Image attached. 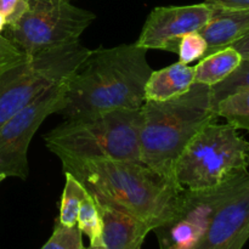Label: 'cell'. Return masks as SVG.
<instances>
[{
	"instance_id": "8fae6325",
	"label": "cell",
	"mask_w": 249,
	"mask_h": 249,
	"mask_svg": "<svg viewBox=\"0 0 249 249\" xmlns=\"http://www.w3.org/2000/svg\"><path fill=\"white\" fill-rule=\"evenodd\" d=\"M249 240V178L216 209L203 237L194 249H228Z\"/></svg>"
},
{
	"instance_id": "484cf974",
	"label": "cell",
	"mask_w": 249,
	"mask_h": 249,
	"mask_svg": "<svg viewBox=\"0 0 249 249\" xmlns=\"http://www.w3.org/2000/svg\"><path fill=\"white\" fill-rule=\"evenodd\" d=\"M246 242H247V241H237V242H235L233 245H231L228 249H242L243 246L246 245Z\"/></svg>"
},
{
	"instance_id": "52a82bcc",
	"label": "cell",
	"mask_w": 249,
	"mask_h": 249,
	"mask_svg": "<svg viewBox=\"0 0 249 249\" xmlns=\"http://www.w3.org/2000/svg\"><path fill=\"white\" fill-rule=\"evenodd\" d=\"M26 11L1 33L24 55L79 41L95 21L94 12L77 6L72 0H27Z\"/></svg>"
},
{
	"instance_id": "d4e9b609",
	"label": "cell",
	"mask_w": 249,
	"mask_h": 249,
	"mask_svg": "<svg viewBox=\"0 0 249 249\" xmlns=\"http://www.w3.org/2000/svg\"><path fill=\"white\" fill-rule=\"evenodd\" d=\"M18 0H0V12L5 17H9L16 9Z\"/></svg>"
},
{
	"instance_id": "5b68a950",
	"label": "cell",
	"mask_w": 249,
	"mask_h": 249,
	"mask_svg": "<svg viewBox=\"0 0 249 249\" xmlns=\"http://www.w3.org/2000/svg\"><path fill=\"white\" fill-rule=\"evenodd\" d=\"M249 141L231 124H207L178 160L174 180L181 190H208L249 175Z\"/></svg>"
},
{
	"instance_id": "603a6c76",
	"label": "cell",
	"mask_w": 249,
	"mask_h": 249,
	"mask_svg": "<svg viewBox=\"0 0 249 249\" xmlns=\"http://www.w3.org/2000/svg\"><path fill=\"white\" fill-rule=\"evenodd\" d=\"M208 4L223 9H249V0H206Z\"/></svg>"
},
{
	"instance_id": "9c48e42d",
	"label": "cell",
	"mask_w": 249,
	"mask_h": 249,
	"mask_svg": "<svg viewBox=\"0 0 249 249\" xmlns=\"http://www.w3.org/2000/svg\"><path fill=\"white\" fill-rule=\"evenodd\" d=\"M66 79L17 112L0 126V174L26 180L29 174L28 147L49 116L65 107Z\"/></svg>"
},
{
	"instance_id": "7c38bea8",
	"label": "cell",
	"mask_w": 249,
	"mask_h": 249,
	"mask_svg": "<svg viewBox=\"0 0 249 249\" xmlns=\"http://www.w3.org/2000/svg\"><path fill=\"white\" fill-rule=\"evenodd\" d=\"M97 206L102 219L101 248L141 249L146 236L152 231L150 225L113 207Z\"/></svg>"
},
{
	"instance_id": "7402d4cb",
	"label": "cell",
	"mask_w": 249,
	"mask_h": 249,
	"mask_svg": "<svg viewBox=\"0 0 249 249\" xmlns=\"http://www.w3.org/2000/svg\"><path fill=\"white\" fill-rule=\"evenodd\" d=\"M24 53L7 38L0 34V70L24 57Z\"/></svg>"
},
{
	"instance_id": "7a4b0ae2",
	"label": "cell",
	"mask_w": 249,
	"mask_h": 249,
	"mask_svg": "<svg viewBox=\"0 0 249 249\" xmlns=\"http://www.w3.org/2000/svg\"><path fill=\"white\" fill-rule=\"evenodd\" d=\"M146 55L147 49L135 43L91 50L66 79V104L58 113L68 119L113 109H140L152 73Z\"/></svg>"
},
{
	"instance_id": "ac0fdd59",
	"label": "cell",
	"mask_w": 249,
	"mask_h": 249,
	"mask_svg": "<svg viewBox=\"0 0 249 249\" xmlns=\"http://www.w3.org/2000/svg\"><path fill=\"white\" fill-rule=\"evenodd\" d=\"M77 225L80 231L89 237L90 247H101V214L96 201L90 194H88L80 204Z\"/></svg>"
},
{
	"instance_id": "5bb4252c",
	"label": "cell",
	"mask_w": 249,
	"mask_h": 249,
	"mask_svg": "<svg viewBox=\"0 0 249 249\" xmlns=\"http://www.w3.org/2000/svg\"><path fill=\"white\" fill-rule=\"evenodd\" d=\"M195 83V66L180 61L152 71L145 87L146 101H165L189 91Z\"/></svg>"
},
{
	"instance_id": "4fadbf2b",
	"label": "cell",
	"mask_w": 249,
	"mask_h": 249,
	"mask_svg": "<svg viewBox=\"0 0 249 249\" xmlns=\"http://www.w3.org/2000/svg\"><path fill=\"white\" fill-rule=\"evenodd\" d=\"M212 55L249 34V9H223L213 6V14L199 31Z\"/></svg>"
},
{
	"instance_id": "d6986e66",
	"label": "cell",
	"mask_w": 249,
	"mask_h": 249,
	"mask_svg": "<svg viewBox=\"0 0 249 249\" xmlns=\"http://www.w3.org/2000/svg\"><path fill=\"white\" fill-rule=\"evenodd\" d=\"M249 89V58H242L237 70L231 73L225 80L212 87L214 105L216 106L220 100L240 90Z\"/></svg>"
},
{
	"instance_id": "ffe728a7",
	"label": "cell",
	"mask_w": 249,
	"mask_h": 249,
	"mask_svg": "<svg viewBox=\"0 0 249 249\" xmlns=\"http://www.w3.org/2000/svg\"><path fill=\"white\" fill-rule=\"evenodd\" d=\"M40 249H85L83 246V232L78 225H63L57 219L53 235Z\"/></svg>"
},
{
	"instance_id": "30bf717a",
	"label": "cell",
	"mask_w": 249,
	"mask_h": 249,
	"mask_svg": "<svg viewBox=\"0 0 249 249\" xmlns=\"http://www.w3.org/2000/svg\"><path fill=\"white\" fill-rule=\"evenodd\" d=\"M212 14L213 5L207 1L184 6H158L148 15L135 44L147 50L178 53L182 36L201 31Z\"/></svg>"
},
{
	"instance_id": "4316f807",
	"label": "cell",
	"mask_w": 249,
	"mask_h": 249,
	"mask_svg": "<svg viewBox=\"0 0 249 249\" xmlns=\"http://www.w3.org/2000/svg\"><path fill=\"white\" fill-rule=\"evenodd\" d=\"M5 27H6V17H5L4 15L0 12V34L2 33V31L5 29Z\"/></svg>"
},
{
	"instance_id": "f1b7e54d",
	"label": "cell",
	"mask_w": 249,
	"mask_h": 249,
	"mask_svg": "<svg viewBox=\"0 0 249 249\" xmlns=\"http://www.w3.org/2000/svg\"><path fill=\"white\" fill-rule=\"evenodd\" d=\"M88 249H104V248H101V247H90V248H88Z\"/></svg>"
},
{
	"instance_id": "83f0119b",
	"label": "cell",
	"mask_w": 249,
	"mask_h": 249,
	"mask_svg": "<svg viewBox=\"0 0 249 249\" xmlns=\"http://www.w3.org/2000/svg\"><path fill=\"white\" fill-rule=\"evenodd\" d=\"M5 179H6V177H5V175L4 174H0V184H1V182L2 181H4V180Z\"/></svg>"
},
{
	"instance_id": "cb8c5ba5",
	"label": "cell",
	"mask_w": 249,
	"mask_h": 249,
	"mask_svg": "<svg viewBox=\"0 0 249 249\" xmlns=\"http://www.w3.org/2000/svg\"><path fill=\"white\" fill-rule=\"evenodd\" d=\"M230 46L236 49V50L241 53L242 58H249V34L245 36L243 38H241L240 40L231 44Z\"/></svg>"
},
{
	"instance_id": "3957f363",
	"label": "cell",
	"mask_w": 249,
	"mask_h": 249,
	"mask_svg": "<svg viewBox=\"0 0 249 249\" xmlns=\"http://www.w3.org/2000/svg\"><path fill=\"white\" fill-rule=\"evenodd\" d=\"M218 118L212 87L201 83H194L189 91L174 99L145 101L139 126L141 162L174 180L182 151L207 124Z\"/></svg>"
},
{
	"instance_id": "277c9868",
	"label": "cell",
	"mask_w": 249,
	"mask_h": 249,
	"mask_svg": "<svg viewBox=\"0 0 249 249\" xmlns=\"http://www.w3.org/2000/svg\"><path fill=\"white\" fill-rule=\"evenodd\" d=\"M140 116L141 108L68 118L49 131L44 141L56 156L141 162Z\"/></svg>"
},
{
	"instance_id": "8992f818",
	"label": "cell",
	"mask_w": 249,
	"mask_h": 249,
	"mask_svg": "<svg viewBox=\"0 0 249 249\" xmlns=\"http://www.w3.org/2000/svg\"><path fill=\"white\" fill-rule=\"evenodd\" d=\"M90 51L78 41L26 55L0 70V126L44 92L67 79Z\"/></svg>"
},
{
	"instance_id": "6da1fadb",
	"label": "cell",
	"mask_w": 249,
	"mask_h": 249,
	"mask_svg": "<svg viewBox=\"0 0 249 249\" xmlns=\"http://www.w3.org/2000/svg\"><path fill=\"white\" fill-rule=\"evenodd\" d=\"M63 172L77 178L99 204L113 207L156 229L168 220L184 190L142 162L87 160L57 155Z\"/></svg>"
},
{
	"instance_id": "44dd1931",
	"label": "cell",
	"mask_w": 249,
	"mask_h": 249,
	"mask_svg": "<svg viewBox=\"0 0 249 249\" xmlns=\"http://www.w3.org/2000/svg\"><path fill=\"white\" fill-rule=\"evenodd\" d=\"M207 53V43L199 32H192L181 38L178 49L179 61L182 63H191L192 61L204 57Z\"/></svg>"
},
{
	"instance_id": "2e32d148",
	"label": "cell",
	"mask_w": 249,
	"mask_h": 249,
	"mask_svg": "<svg viewBox=\"0 0 249 249\" xmlns=\"http://www.w3.org/2000/svg\"><path fill=\"white\" fill-rule=\"evenodd\" d=\"M215 111L218 117L226 119L236 129L249 131V89L224 97L216 104Z\"/></svg>"
},
{
	"instance_id": "9a60e30c",
	"label": "cell",
	"mask_w": 249,
	"mask_h": 249,
	"mask_svg": "<svg viewBox=\"0 0 249 249\" xmlns=\"http://www.w3.org/2000/svg\"><path fill=\"white\" fill-rule=\"evenodd\" d=\"M241 62L242 56L232 46H228L212 55L204 56L195 66V83L214 87L235 72Z\"/></svg>"
},
{
	"instance_id": "e0dca14e",
	"label": "cell",
	"mask_w": 249,
	"mask_h": 249,
	"mask_svg": "<svg viewBox=\"0 0 249 249\" xmlns=\"http://www.w3.org/2000/svg\"><path fill=\"white\" fill-rule=\"evenodd\" d=\"M63 174H65L66 184L62 192V198H61L58 221L63 225L73 226L77 225L80 204L89 192L83 186L82 182L77 178L73 177L71 173L63 172Z\"/></svg>"
},
{
	"instance_id": "ba28073f",
	"label": "cell",
	"mask_w": 249,
	"mask_h": 249,
	"mask_svg": "<svg viewBox=\"0 0 249 249\" xmlns=\"http://www.w3.org/2000/svg\"><path fill=\"white\" fill-rule=\"evenodd\" d=\"M249 175L208 190H184L173 215L153 229L160 249H194L211 224L216 209Z\"/></svg>"
}]
</instances>
